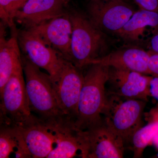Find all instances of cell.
Masks as SVG:
<instances>
[{
	"label": "cell",
	"instance_id": "1",
	"mask_svg": "<svg viewBox=\"0 0 158 158\" xmlns=\"http://www.w3.org/2000/svg\"><path fill=\"white\" fill-rule=\"evenodd\" d=\"M90 65L84 75L75 122L76 127L81 130L88 129L102 122V112L107 98L106 85L110 67L97 63Z\"/></svg>",
	"mask_w": 158,
	"mask_h": 158
},
{
	"label": "cell",
	"instance_id": "2",
	"mask_svg": "<svg viewBox=\"0 0 158 158\" xmlns=\"http://www.w3.org/2000/svg\"><path fill=\"white\" fill-rule=\"evenodd\" d=\"M68 12L72 34L68 61L82 69L101 57L105 45L104 35L88 15L76 10Z\"/></svg>",
	"mask_w": 158,
	"mask_h": 158
},
{
	"label": "cell",
	"instance_id": "3",
	"mask_svg": "<svg viewBox=\"0 0 158 158\" xmlns=\"http://www.w3.org/2000/svg\"><path fill=\"white\" fill-rule=\"evenodd\" d=\"M23 68L26 77V88L31 113L44 121L62 117L49 74L22 56Z\"/></svg>",
	"mask_w": 158,
	"mask_h": 158
},
{
	"label": "cell",
	"instance_id": "4",
	"mask_svg": "<svg viewBox=\"0 0 158 158\" xmlns=\"http://www.w3.org/2000/svg\"><path fill=\"white\" fill-rule=\"evenodd\" d=\"M146 104L145 101L125 98L107 92L102 118L125 144L130 142L135 133L143 127L142 117Z\"/></svg>",
	"mask_w": 158,
	"mask_h": 158
},
{
	"label": "cell",
	"instance_id": "5",
	"mask_svg": "<svg viewBox=\"0 0 158 158\" xmlns=\"http://www.w3.org/2000/svg\"><path fill=\"white\" fill-rule=\"evenodd\" d=\"M23 72L13 74L0 92L1 127L21 125L36 117L30 110Z\"/></svg>",
	"mask_w": 158,
	"mask_h": 158
},
{
	"label": "cell",
	"instance_id": "6",
	"mask_svg": "<svg viewBox=\"0 0 158 158\" xmlns=\"http://www.w3.org/2000/svg\"><path fill=\"white\" fill-rule=\"evenodd\" d=\"M82 69L63 59L59 74L52 81L53 89L62 117L75 122L80 94L84 83Z\"/></svg>",
	"mask_w": 158,
	"mask_h": 158
},
{
	"label": "cell",
	"instance_id": "7",
	"mask_svg": "<svg viewBox=\"0 0 158 158\" xmlns=\"http://www.w3.org/2000/svg\"><path fill=\"white\" fill-rule=\"evenodd\" d=\"M80 136L82 148L81 157L123 158L124 141L103 120L88 129L80 130Z\"/></svg>",
	"mask_w": 158,
	"mask_h": 158
},
{
	"label": "cell",
	"instance_id": "8",
	"mask_svg": "<svg viewBox=\"0 0 158 158\" xmlns=\"http://www.w3.org/2000/svg\"><path fill=\"white\" fill-rule=\"evenodd\" d=\"M23 158H47L53 149L54 138L48 125L37 117L13 127Z\"/></svg>",
	"mask_w": 158,
	"mask_h": 158
},
{
	"label": "cell",
	"instance_id": "9",
	"mask_svg": "<svg viewBox=\"0 0 158 158\" xmlns=\"http://www.w3.org/2000/svg\"><path fill=\"white\" fill-rule=\"evenodd\" d=\"M17 35L23 56L40 68L46 71L51 81L56 78L61 70L64 59L30 30H17Z\"/></svg>",
	"mask_w": 158,
	"mask_h": 158
},
{
	"label": "cell",
	"instance_id": "10",
	"mask_svg": "<svg viewBox=\"0 0 158 158\" xmlns=\"http://www.w3.org/2000/svg\"><path fill=\"white\" fill-rule=\"evenodd\" d=\"M135 12L123 0H90L88 7V17L102 32L117 33Z\"/></svg>",
	"mask_w": 158,
	"mask_h": 158
},
{
	"label": "cell",
	"instance_id": "11",
	"mask_svg": "<svg viewBox=\"0 0 158 158\" xmlns=\"http://www.w3.org/2000/svg\"><path fill=\"white\" fill-rule=\"evenodd\" d=\"M153 77L132 71L110 67L109 78L111 88L108 93L128 98L147 101L151 96L150 84Z\"/></svg>",
	"mask_w": 158,
	"mask_h": 158
},
{
	"label": "cell",
	"instance_id": "12",
	"mask_svg": "<svg viewBox=\"0 0 158 158\" xmlns=\"http://www.w3.org/2000/svg\"><path fill=\"white\" fill-rule=\"evenodd\" d=\"M27 30L36 34L63 59L68 60L72 34L68 12Z\"/></svg>",
	"mask_w": 158,
	"mask_h": 158
},
{
	"label": "cell",
	"instance_id": "13",
	"mask_svg": "<svg viewBox=\"0 0 158 158\" xmlns=\"http://www.w3.org/2000/svg\"><path fill=\"white\" fill-rule=\"evenodd\" d=\"M50 129L54 138L53 149L47 158H70L81 157V144L80 129L74 122L61 117L45 121Z\"/></svg>",
	"mask_w": 158,
	"mask_h": 158
},
{
	"label": "cell",
	"instance_id": "14",
	"mask_svg": "<svg viewBox=\"0 0 158 158\" xmlns=\"http://www.w3.org/2000/svg\"><path fill=\"white\" fill-rule=\"evenodd\" d=\"M66 0H28L17 11L14 21L29 29L65 13Z\"/></svg>",
	"mask_w": 158,
	"mask_h": 158
},
{
	"label": "cell",
	"instance_id": "15",
	"mask_svg": "<svg viewBox=\"0 0 158 158\" xmlns=\"http://www.w3.org/2000/svg\"><path fill=\"white\" fill-rule=\"evenodd\" d=\"M150 52L131 48L119 50L94 59L90 63L102 64L112 68L150 74L148 64Z\"/></svg>",
	"mask_w": 158,
	"mask_h": 158
},
{
	"label": "cell",
	"instance_id": "16",
	"mask_svg": "<svg viewBox=\"0 0 158 158\" xmlns=\"http://www.w3.org/2000/svg\"><path fill=\"white\" fill-rule=\"evenodd\" d=\"M6 25L1 23L0 30V92L12 75L23 69L22 55L17 35V30H12V35L6 39Z\"/></svg>",
	"mask_w": 158,
	"mask_h": 158
},
{
	"label": "cell",
	"instance_id": "17",
	"mask_svg": "<svg viewBox=\"0 0 158 158\" xmlns=\"http://www.w3.org/2000/svg\"><path fill=\"white\" fill-rule=\"evenodd\" d=\"M158 31V12L140 9L130 18L123 27L116 33L127 40H139L147 27Z\"/></svg>",
	"mask_w": 158,
	"mask_h": 158
},
{
	"label": "cell",
	"instance_id": "18",
	"mask_svg": "<svg viewBox=\"0 0 158 158\" xmlns=\"http://www.w3.org/2000/svg\"><path fill=\"white\" fill-rule=\"evenodd\" d=\"M148 123L135 133L130 142L134 151V158H140L146 147L152 144L158 134V107L154 109Z\"/></svg>",
	"mask_w": 158,
	"mask_h": 158
},
{
	"label": "cell",
	"instance_id": "19",
	"mask_svg": "<svg viewBox=\"0 0 158 158\" xmlns=\"http://www.w3.org/2000/svg\"><path fill=\"white\" fill-rule=\"evenodd\" d=\"M12 153L15 157L19 158V143L14 130L11 127H1L0 158H9Z\"/></svg>",
	"mask_w": 158,
	"mask_h": 158
},
{
	"label": "cell",
	"instance_id": "20",
	"mask_svg": "<svg viewBox=\"0 0 158 158\" xmlns=\"http://www.w3.org/2000/svg\"><path fill=\"white\" fill-rule=\"evenodd\" d=\"M28 0H0V17L2 22L11 29L15 27L14 18Z\"/></svg>",
	"mask_w": 158,
	"mask_h": 158
},
{
	"label": "cell",
	"instance_id": "21",
	"mask_svg": "<svg viewBox=\"0 0 158 158\" xmlns=\"http://www.w3.org/2000/svg\"><path fill=\"white\" fill-rule=\"evenodd\" d=\"M140 9L158 12V0H134Z\"/></svg>",
	"mask_w": 158,
	"mask_h": 158
},
{
	"label": "cell",
	"instance_id": "22",
	"mask_svg": "<svg viewBox=\"0 0 158 158\" xmlns=\"http://www.w3.org/2000/svg\"><path fill=\"white\" fill-rule=\"evenodd\" d=\"M150 52L148 64L150 74L153 77H158V54Z\"/></svg>",
	"mask_w": 158,
	"mask_h": 158
},
{
	"label": "cell",
	"instance_id": "23",
	"mask_svg": "<svg viewBox=\"0 0 158 158\" xmlns=\"http://www.w3.org/2000/svg\"><path fill=\"white\" fill-rule=\"evenodd\" d=\"M151 52L158 54V31L152 37L150 41Z\"/></svg>",
	"mask_w": 158,
	"mask_h": 158
},
{
	"label": "cell",
	"instance_id": "24",
	"mask_svg": "<svg viewBox=\"0 0 158 158\" xmlns=\"http://www.w3.org/2000/svg\"><path fill=\"white\" fill-rule=\"evenodd\" d=\"M152 144H154L155 146L158 149V134L155 137L153 141Z\"/></svg>",
	"mask_w": 158,
	"mask_h": 158
},
{
	"label": "cell",
	"instance_id": "25",
	"mask_svg": "<svg viewBox=\"0 0 158 158\" xmlns=\"http://www.w3.org/2000/svg\"><path fill=\"white\" fill-rule=\"evenodd\" d=\"M102 1H105V2H107V1H110V0H102Z\"/></svg>",
	"mask_w": 158,
	"mask_h": 158
}]
</instances>
